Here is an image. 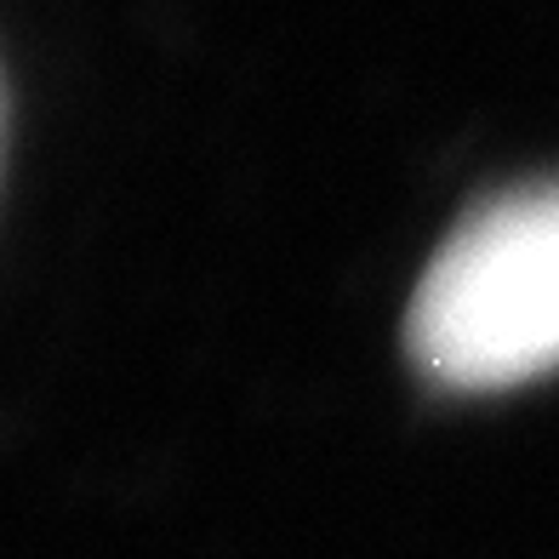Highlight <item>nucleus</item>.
Masks as SVG:
<instances>
[{"mask_svg":"<svg viewBox=\"0 0 559 559\" xmlns=\"http://www.w3.org/2000/svg\"><path fill=\"white\" fill-rule=\"evenodd\" d=\"M417 366L451 389H508L559 366V183L468 217L412 302Z\"/></svg>","mask_w":559,"mask_h":559,"instance_id":"f257e3e1","label":"nucleus"}]
</instances>
